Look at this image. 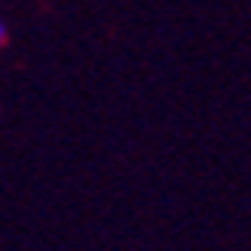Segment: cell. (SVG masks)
Returning a JSON list of instances; mask_svg holds the SVG:
<instances>
[{
    "label": "cell",
    "instance_id": "6da1fadb",
    "mask_svg": "<svg viewBox=\"0 0 251 251\" xmlns=\"http://www.w3.org/2000/svg\"><path fill=\"white\" fill-rule=\"evenodd\" d=\"M0 39H3V26H0Z\"/></svg>",
    "mask_w": 251,
    "mask_h": 251
}]
</instances>
